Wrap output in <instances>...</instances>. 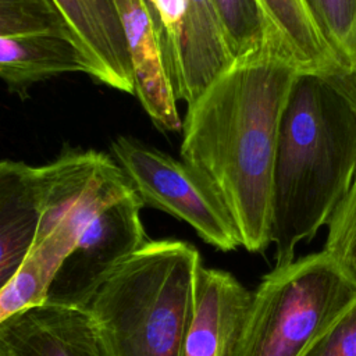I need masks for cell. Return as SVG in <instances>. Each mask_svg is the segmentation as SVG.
Here are the masks:
<instances>
[{
	"label": "cell",
	"mask_w": 356,
	"mask_h": 356,
	"mask_svg": "<svg viewBox=\"0 0 356 356\" xmlns=\"http://www.w3.org/2000/svg\"><path fill=\"white\" fill-rule=\"evenodd\" d=\"M142 207L134 189L100 210L57 270L46 303L86 310L100 286L150 241Z\"/></svg>",
	"instance_id": "8992f818"
},
{
	"label": "cell",
	"mask_w": 356,
	"mask_h": 356,
	"mask_svg": "<svg viewBox=\"0 0 356 356\" xmlns=\"http://www.w3.org/2000/svg\"><path fill=\"white\" fill-rule=\"evenodd\" d=\"M157 13L161 29L164 32V43H171L181 26L185 14V0H146Z\"/></svg>",
	"instance_id": "44dd1931"
},
{
	"label": "cell",
	"mask_w": 356,
	"mask_h": 356,
	"mask_svg": "<svg viewBox=\"0 0 356 356\" xmlns=\"http://www.w3.org/2000/svg\"><path fill=\"white\" fill-rule=\"evenodd\" d=\"M356 284L321 249L263 277L229 356H303L353 303Z\"/></svg>",
	"instance_id": "277c9868"
},
{
	"label": "cell",
	"mask_w": 356,
	"mask_h": 356,
	"mask_svg": "<svg viewBox=\"0 0 356 356\" xmlns=\"http://www.w3.org/2000/svg\"><path fill=\"white\" fill-rule=\"evenodd\" d=\"M337 57L341 72H356V0H303Z\"/></svg>",
	"instance_id": "ac0fdd59"
},
{
	"label": "cell",
	"mask_w": 356,
	"mask_h": 356,
	"mask_svg": "<svg viewBox=\"0 0 356 356\" xmlns=\"http://www.w3.org/2000/svg\"><path fill=\"white\" fill-rule=\"evenodd\" d=\"M211 1L234 61L259 51L267 43L275 44L257 0Z\"/></svg>",
	"instance_id": "2e32d148"
},
{
	"label": "cell",
	"mask_w": 356,
	"mask_h": 356,
	"mask_svg": "<svg viewBox=\"0 0 356 356\" xmlns=\"http://www.w3.org/2000/svg\"><path fill=\"white\" fill-rule=\"evenodd\" d=\"M199 250L149 241L96 292L86 313L107 356H184Z\"/></svg>",
	"instance_id": "3957f363"
},
{
	"label": "cell",
	"mask_w": 356,
	"mask_h": 356,
	"mask_svg": "<svg viewBox=\"0 0 356 356\" xmlns=\"http://www.w3.org/2000/svg\"><path fill=\"white\" fill-rule=\"evenodd\" d=\"M72 72L93 76L76 43L50 35L0 36V76L11 93L24 97L31 86Z\"/></svg>",
	"instance_id": "5bb4252c"
},
{
	"label": "cell",
	"mask_w": 356,
	"mask_h": 356,
	"mask_svg": "<svg viewBox=\"0 0 356 356\" xmlns=\"http://www.w3.org/2000/svg\"><path fill=\"white\" fill-rule=\"evenodd\" d=\"M300 71L274 43L235 60L186 107L181 159L214 186L250 253L271 245L278 135Z\"/></svg>",
	"instance_id": "6da1fadb"
},
{
	"label": "cell",
	"mask_w": 356,
	"mask_h": 356,
	"mask_svg": "<svg viewBox=\"0 0 356 356\" xmlns=\"http://www.w3.org/2000/svg\"><path fill=\"white\" fill-rule=\"evenodd\" d=\"M167 47L175 95L186 107L234 63L211 0H185L181 26Z\"/></svg>",
	"instance_id": "30bf717a"
},
{
	"label": "cell",
	"mask_w": 356,
	"mask_h": 356,
	"mask_svg": "<svg viewBox=\"0 0 356 356\" xmlns=\"http://www.w3.org/2000/svg\"><path fill=\"white\" fill-rule=\"evenodd\" d=\"M134 191L118 165L42 242L35 245L13 278L0 288V320L46 303L49 286L90 220L106 206Z\"/></svg>",
	"instance_id": "52a82bcc"
},
{
	"label": "cell",
	"mask_w": 356,
	"mask_h": 356,
	"mask_svg": "<svg viewBox=\"0 0 356 356\" xmlns=\"http://www.w3.org/2000/svg\"><path fill=\"white\" fill-rule=\"evenodd\" d=\"M323 250L356 284V177L327 224Z\"/></svg>",
	"instance_id": "d6986e66"
},
{
	"label": "cell",
	"mask_w": 356,
	"mask_h": 356,
	"mask_svg": "<svg viewBox=\"0 0 356 356\" xmlns=\"http://www.w3.org/2000/svg\"><path fill=\"white\" fill-rule=\"evenodd\" d=\"M338 88L345 93V96L356 107V72L350 74H338L331 76Z\"/></svg>",
	"instance_id": "7402d4cb"
},
{
	"label": "cell",
	"mask_w": 356,
	"mask_h": 356,
	"mask_svg": "<svg viewBox=\"0 0 356 356\" xmlns=\"http://www.w3.org/2000/svg\"><path fill=\"white\" fill-rule=\"evenodd\" d=\"M356 177V107L331 76L300 72L282 114L273 182L275 266L328 224Z\"/></svg>",
	"instance_id": "7a4b0ae2"
},
{
	"label": "cell",
	"mask_w": 356,
	"mask_h": 356,
	"mask_svg": "<svg viewBox=\"0 0 356 356\" xmlns=\"http://www.w3.org/2000/svg\"><path fill=\"white\" fill-rule=\"evenodd\" d=\"M282 54L300 71L334 76L339 63L303 0H257Z\"/></svg>",
	"instance_id": "9a60e30c"
},
{
	"label": "cell",
	"mask_w": 356,
	"mask_h": 356,
	"mask_svg": "<svg viewBox=\"0 0 356 356\" xmlns=\"http://www.w3.org/2000/svg\"><path fill=\"white\" fill-rule=\"evenodd\" d=\"M42 216L39 165L18 160L0 163V288L33 248Z\"/></svg>",
	"instance_id": "4fadbf2b"
},
{
	"label": "cell",
	"mask_w": 356,
	"mask_h": 356,
	"mask_svg": "<svg viewBox=\"0 0 356 356\" xmlns=\"http://www.w3.org/2000/svg\"><path fill=\"white\" fill-rule=\"evenodd\" d=\"M124 29L134 75V95L154 125L182 129L170 67L164 58L160 31L146 0H114Z\"/></svg>",
	"instance_id": "ba28073f"
},
{
	"label": "cell",
	"mask_w": 356,
	"mask_h": 356,
	"mask_svg": "<svg viewBox=\"0 0 356 356\" xmlns=\"http://www.w3.org/2000/svg\"><path fill=\"white\" fill-rule=\"evenodd\" d=\"M0 356H107L86 310L44 303L0 320Z\"/></svg>",
	"instance_id": "9c48e42d"
},
{
	"label": "cell",
	"mask_w": 356,
	"mask_h": 356,
	"mask_svg": "<svg viewBox=\"0 0 356 356\" xmlns=\"http://www.w3.org/2000/svg\"><path fill=\"white\" fill-rule=\"evenodd\" d=\"M111 153L145 206L186 222L221 252L242 246L228 207L209 179L186 161L129 136H117Z\"/></svg>",
	"instance_id": "5b68a950"
},
{
	"label": "cell",
	"mask_w": 356,
	"mask_h": 356,
	"mask_svg": "<svg viewBox=\"0 0 356 356\" xmlns=\"http://www.w3.org/2000/svg\"><path fill=\"white\" fill-rule=\"evenodd\" d=\"M303 356H356V302H353Z\"/></svg>",
	"instance_id": "ffe728a7"
},
{
	"label": "cell",
	"mask_w": 356,
	"mask_h": 356,
	"mask_svg": "<svg viewBox=\"0 0 356 356\" xmlns=\"http://www.w3.org/2000/svg\"><path fill=\"white\" fill-rule=\"evenodd\" d=\"M252 300L229 271L199 266L184 356H229Z\"/></svg>",
	"instance_id": "8fae6325"
},
{
	"label": "cell",
	"mask_w": 356,
	"mask_h": 356,
	"mask_svg": "<svg viewBox=\"0 0 356 356\" xmlns=\"http://www.w3.org/2000/svg\"><path fill=\"white\" fill-rule=\"evenodd\" d=\"M35 35L63 38L81 47L72 26L54 0H0V36Z\"/></svg>",
	"instance_id": "e0dca14e"
},
{
	"label": "cell",
	"mask_w": 356,
	"mask_h": 356,
	"mask_svg": "<svg viewBox=\"0 0 356 356\" xmlns=\"http://www.w3.org/2000/svg\"><path fill=\"white\" fill-rule=\"evenodd\" d=\"M88 57L93 79L124 93H134L127 40L114 0H54Z\"/></svg>",
	"instance_id": "7c38bea8"
}]
</instances>
